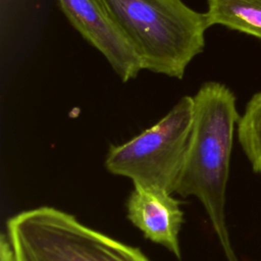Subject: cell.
Returning a JSON list of instances; mask_svg holds the SVG:
<instances>
[{
	"label": "cell",
	"instance_id": "277c9868",
	"mask_svg": "<svg viewBox=\"0 0 261 261\" xmlns=\"http://www.w3.org/2000/svg\"><path fill=\"white\" fill-rule=\"evenodd\" d=\"M194 99L184 96L155 124L121 145L110 146L106 169L132 179L134 187L174 193L188 149Z\"/></svg>",
	"mask_w": 261,
	"mask_h": 261
},
{
	"label": "cell",
	"instance_id": "9c48e42d",
	"mask_svg": "<svg viewBox=\"0 0 261 261\" xmlns=\"http://www.w3.org/2000/svg\"><path fill=\"white\" fill-rule=\"evenodd\" d=\"M0 261H16L12 246L4 233L0 239Z\"/></svg>",
	"mask_w": 261,
	"mask_h": 261
},
{
	"label": "cell",
	"instance_id": "3957f363",
	"mask_svg": "<svg viewBox=\"0 0 261 261\" xmlns=\"http://www.w3.org/2000/svg\"><path fill=\"white\" fill-rule=\"evenodd\" d=\"M6 227L16 261H151L139 248L54 207L17 213L7 220Z\"/></svg>",
	"mask_w": 261,
	"mask_h": 261
},
{
	"label": "cell",
	"instance_id": "5b68a950",
	"mask_svg": "<svg viewBox=\"0 0 261 261\" xmlns=\"http://www.w3.org/2000/svg\"><path fill=\"white\" fill-rule=\"evenodd\" d=\"M79 34L108 61L126 83L143 70L142 59L106 0H57Z\"/></svg>",
	"mask_w": 261,
	"mask_h": 261
},
{
	"label": "cell",
	"instance_id": "ba28073f",
	"mask_svg": "<svg viewBox=\"0 0 261 261\" xmlns=\"http://www.w3.org/2000/svg\"><path fill=\"white\" fill-rule=\"evenodd\" d=\"M239 143L254 172H261V92L248 102L238 122Z\"/></svg>",
	"mask_w": 261,
	"mask_h": 261
},
{
	"label": "cell",
	"instance_id": "7a4b0ae2",
	"mask_svg": "<svg viewBox=\"0 0 261 261\" xmlns=\"http://www.w3.org/2000/svg\"><path fill=\"white\" fill-rule=\"evenodd\" d=\"M139 53L143 69L182 79L205 48L206 12L181 0H106Z\"/></svg>",
	"mask_w": 261,
	"mask_h": 261
},
{
	"label": "cell",
	"instance_id": "8992f818",
	"mask_svg": "<svg viewBox=\"0 0 261 261\" xmlns=\"http://www.w3.org/2000/svg\"><path fill=\"white\" fill-rule=\"evenodd\" d=\"M128 220L144 237L181 258L179 231L184 223V212L179 202L165 191L134 187L126 201Z\"/></svg>",
	"mask_w": 261,
	"mask_h": 261
},
{
	"label": "cell",
	"instance_id": "6da1fadb",
	"mask_svg": "<svg viewBox=\"0 0 261 261\" xmlns=\"http://www.w3.org/2000/svg\"><path fill=\"white\" fill-rule=\"evenodd\" d=\"M191 137L174 193L203 205L227 261H239L225 220L226 186L240 115L236 96L218 82L204 83L193 97Z\"/></svg>",
	"mask_w": 261,
	"mask_h": 261
},
{
	"label": "cell",
	"instance_id": "52a82bcc",
	"mask_svg": "<svg viewBox=\"0 0 261 261\" xmlns=\"http://www.w3.org/2000/svg\"><path fill=\"white\" fill-rule=\"evenodd\" d=\"M210 25L219 24L261 39V0H207Z\"/></svg>",
	"mask_w": 261,
	"mask_h": 261
}]
</instances>
